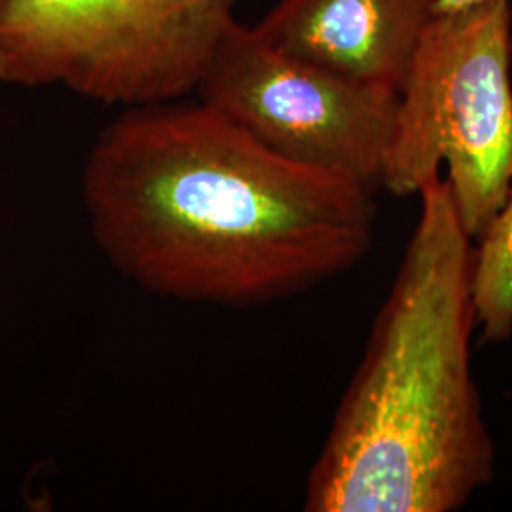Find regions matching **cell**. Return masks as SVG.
<instances>
[{
	"label": "cell",
	"mask_w": 512,
	"mask_h": 512,
	"mask_svg": "<svg viewBox=\"0 0 512 512\" xmlns=\"http://www.w3.org/2000/svg\"><path fill=\"white\" fill-rule=\"evenodd\" d=\"M492 0H439V12H463Z\"/></svg>",
	"instance_id": "cell-8"
},
{
	"label": "cell",
	"mask_w": 512,
	"mask_h": 512,
	"mask_svg": "<svg viewBox=\"0 0 512 512\" xmlns=\"http://www.w3.org/2000/svg\"><path fill=\"white\" fill-rule=\"evenodd\" d=\"M234 23V0H0V78L128 109L177 101Z\"/></svg>",
	"instance_id": "cell-4"
},
{
	"label": "cell",
	"mask_w": 512,
	"mask_h": 512,
	"mask_svg": "<svg viewBox=\"0 0 512 512\" xmlns=\"http://www.w3.org/2000/svg\"><path fill=\"white\" fill-rule=\"evenodd\" d=\"M439 0H277L255 31L351 80L401 92Z\"/></svg>",
	"instance_id": "cell-6"
},
{
	"label": "cell",
	"mask_w": 512,
	"mask_h": 512,
	"mask_svg": "<svg viewBox=\"0 0 512 512\" xmlns=\"http://www.w3.org/2000/svg\"><path fill=\"white\" fill-rule=\"evenodd\" d=\"M476 243V321L486 342H499L512 334V186L505 207Z\"/></svg>",
	"instance_id": "cell-7"
},
{
	"label": "cell",
	"mask_w": 512,
	"mask_h": 512,
	"mask_svg": "<svg viewBox=\"0 0 512 512\" xmlns=\"http://www.w3.org/2000/svg\"><path fill=\"white\" fill-rule=\"evenodd\" d=\"M372 194L181 99L129 107L82 173L93 238L122 274L224 306L300 293L355 266L374 234Z\"/></svg>",
	"instance_id": "cell-1"
},
{
	"label": "cell",
	"mask_w": 512,
	"mask_h": 512,
	"mask_svg": "<svg viewBox=\"0 0 512 512\" xmlns=\"http://www.w3.org/2000/svg\"><path fill=\"white\" fill-rule=\"evenodd\" d=\"M198 101L256 143L296 162L376 188L399 92L332 73L234 23L196 88Z\"/></svg>",
	"instance_id": "cell-5"
},
{
	"label": "cell",
	"mask_w": 512,
	"mask_h": 512,
	"mask_svg": "<svg viewBox=\"0 0 512 512\" xmlns=\"http://www.w3.org/2000/svg\"><path fill=\"white\" fill-rule=\"evenodd\" d=\"M512 6L492 0L437 12L399 92L380 186L418 194L444 179L459 220L478 241L512 186Z\"/></svg>",
	"instance_id": "cell-3"
},
{
	"label": "cell",
	"mask_w": 512,
	"mask_h": 512,
	"mask_svg": "<svg viewBox=\"0 0 512 512\" xmlns=\"http://www.w3.org/2000/svg\"><path fill=\"white\" fill-rule=\"evenodd\" d=\"M374 321L306 495L311 512H452L494 478L471 370L475 239L442 177Z\"/></svg>",
	"instance_id": "cell-2"
}]
</instances>
